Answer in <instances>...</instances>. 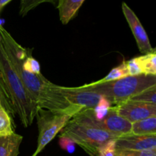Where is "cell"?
Masks as SVG:
<instances>
[{"label":"cell","instance_id":"6da1fadb","mask_svg":"<svg viewBox=\"0 0 156 156\" xmlns=\"http://www.w3.org/2000/svg\"><path fill=\"white\" fill-rule=\"evenodd\" d=\"M0 39L12 66L39 108L53 112L65 113L72 117L83 111L84 109L81 107L71 105L56 90V84L47 80L42 73L34 74L23 69L21 62L27 49L18 44L1 24Z\"/></svg>","mask_w":156,"mask_h":156},{"label":"cell","instance_id":"7a4b0ae2","mask_svg":"<svg viewBox=\"0 0 156 156\" xmlns=\"http://www.w3.org/2000/svg\"><path fill=\"white\" fill-rule=\"evenodd\" d=\"M0 80L9 96L15 114L24 127H28L36 117L37 106L9 61L0 39Z\"/></svg>","mask_w":156,"mask_h":156},{"label":"cell","instance_id":"3957f363","mask_svg":"<svg viewBox=\"0 0 156 156\" xmlns=\"http://www.w3.org/2000/svg\"><path fill=\"white\" fill-rule=\"evenodd\" d=\"M92 110H83L76 114L62 128L59 136L69 137L90 156H95L102 145L117 138L99 126Z\"/></svg>","mask_w":156,"mask_h":156},{"label":"cell","instance_id":"277c9868","mask_svg":"<svg viewBox=\"0 0 156 156\" xmlns=\"http://www.w3.org/2000/svg\"><path fill=\"white\" fill-rule=\"evenodd\" d=\"M84 85L107 99L111 106H117L129 101L144 90L156 85V76L144 74L129 76L104 83L92 82Z\"/></svg>","mask_w":156,"mask_h":156},{"label":"cell","instance_id":"5b68a950","mask_svg":"<svg viewBox=\"0 0 156 156\" xmlns=\"http://www.w3.org/2000/svg\"><path fill=\"white\" fill-rule=\"evenodd\" d=\"M36 117L38 126L37 147L31 156H37L42 152L73 117L65 113L53 112L39 108Z\"/></svg>","mask_w":156,"mask_h":156},{"label":"cell","instance_id":"8992f818","mask_svg":"<svg viewBox=\"0 0 156 156\" xmlns=\"http://www.w3.org/2000/svg\"><path fill=\"white\" fill-rule=\"evenodd\" d=\"M56 88L71 105L81 107L84 110L94 108L103 98L85 85L65 87L56 85Z\"/></svg>","mask_w":156,"mask_h":156},{"label":"cell","instance_id":"52a82bcc","mask_svg":"<svg viewBox=\"0 0 156 156\" xmlns=\"http://www.w3.org/2000/svg\"><path fill=\"white\" fill-rule=\"evenodd\" d=\"M117 114L131 123L156 115V105L128 101L114 106Z\"/></svg>","mask_w":156,"mask_h":156},{"label":"cell","instance_id":"ba28073f","mask_svg":"<svg viewBox=\"0 0 156 156\" xmlns=\"http://www.w3.org/2000/svg\"><path fill=\"white\" fill-rule=\"evenodd\" d=\"M99 126L116 138L132 134V123L119 115L114 106H111L102 120H98Z\"/></svg>","mask_w":156,"mask_h":156},{"label":"cell","instance_id":"9c48e42d","mask_svg":"<svg viewBox=\"0 0 156 156\" xmlns=\"http://www.w3.org/2000/svg\"><path fill=\"white\" fill-rule=\"evenodd\" d=\"M122 10H123V15L127 21L128 24L133 34L140 51L143 54L152 51L154 48H152L146 30L142 25L136 15L126 4V2L122 3Z\"/></svg>","mask_w":156,"mask_h":156},{"label":"cell","instance_id":"30bf717a","mask_svg":"<svg viewBox=\"0 0 156 156\" xmlns=\"http://www.w3.org/2000/svg\"><path fill=\"white\" fill-rule=\"evenodd\" d=\"M116 149L124 151H148L156 149V135L131 134L116 140Z\"/></svg>","mask_w":156,"mask_h":156},{"label":"cell","instance_id":"8fae6325","mask_svg":"<svg viewBox=\"0 0 156 156\" xmlns=\"http://www.w3.org/2000/svg\"><path fill=\"white\" fill-rule=\"evenodd\" d=\"M85 0H58L57 9L59 19L63 24H66L77 15Z\"/></svg>","mask_w":156,"mask_h":156},{"label":"cell","instance_id":"7c38bea8","mask_svg":"<svg viewBox=\"0 0 156 156\" xmlns=\"http://www.w3.org/2000/svg\"><path fill=\"white\" fill-rule=\"evenodd\" d=\"M22 136L15 133L8 136H0V156H18Z\"/></svg>","mask_w":156,"mask_h":156},{"label":"cell","instance_id":"4fadbf2b","mask_svg":"<svg viewBox=\"0 0 156 156\" xmlns=\"http://www.w3.org/2000/svg\"><path fill=\"white\" fill-rule=\"evenodd\" d=\"M132 134L137 136L156 135V115L133 123Z\"/></svg>","mask_w":156,"mask_h":156},{"label":"cell","instance_id":"5bb4252c","mask_svg":"<svg viewBox=\"0 0 156 156\" xmlns=\"http://www.w3.org/2000/svg\"><path fill=\"white\" fill-rule=\"evenodd\" d=\"M136 58L143 74L156 76V50L155 48L149 53Z\"/></svg>","mask_w":156,"mask_h":156},{"label":"cell","instance_id":"9a60e30c","mask_svg":"<svg viewBox=\"0 0 156 156\" xmlns=\"http://www.w3.org/2000/svg\"><path fill=\"white\" fill-rule=\"evenodd\" d=\"M12 117L0 102V136H8L14 133Z\"/></svg>","mask_w":156,"mask_h":156},{"label":"cell","instance_id":"2e32d148","mask_svg":"<svg viewBox=\"0 0 156 156\" xmlns=\"http://www.w3.org/2000/svg\"><path fill=\"white\" fill-rule=\"evenodd\" d=\"M126 76H129V73H128L127 68H126V60H123L120 65L117 66L115 68L112 69L111 70V72L105 77L100 79V80L97 81V82H94V83H104V82H111V81H114L117 80V79H122V78L126 77Z\"/></svg>","mask_w":156,"mask_h":156},{"label":"cell","instance_id":"e0dca14e","mask_svg":"<svg viewBox=\"0 0 156 156\" xmlns=\"http://www.w3.org/2000/svg\"><path fill=\"white\" fill-rule=\"evenodd\" d=\"M21 66L24 71L34 74H39L41 73V66L38 61L32 56L31 50L27 49L22 57Z\"/></svg>","mask_w":156,"mask_h":156},{"label":"cell","instance_id":"ac0fdd59","mask_svg":"<svg viewBox=\"0 0 156 156\" xmlns=\"http://www.w3.org/2000/svg\"><path fill=\"white\" fill-rule=\"evenodd\" d=\"M129 101L156 105V85L144 90L140 94L132 98Z\"/></svg>","mask_w":156,"mask_h":156},{"label":"cell","instance_id":"d6986e66","mask_svg":"<svg viewBox=\"0 0 156 156\" xmlns=\"http://www.w3.org/2000/svg\"><path fill=\"white\" fill-rule=\"evenodd\" d=\"M44 2H50L57 5L58 0H21L19 14L22 17L24 16L32 9H35L37 6Z\"/></svg>","mask_w":156,"mask_h":156},{"label":"cell","instance_id":"ffe728a7","mask_svg":"<svg viewBox=\"0 0 156 156\" xmlns=\"http://www.w3.org/2000/svg\"><path fill=\"white\" fill-rule=\"evenodd\" d=\"M116 140L106 142L98 149L95 156H116Z\"/></svg>","mask_w":156,"mask_h":156},{"label":"cell","instance_id":"44dd1931","mask_svg":"<svg viewBox=\"0 0 156 156\" xmlns=\"http://www.w3.org/2000/svg\"><path fill=\"white\" fill-rule=\"evenodd\" d=\"M0 102L4 106V108L7 110L8 112L12 115V117H13L15 114L14 112L13 108H12L10 101H9V96H8L7 93L5 90V88L3 86L1 80H0Z\"/></svg>","mask_w":156,"mask_h":156},{"label":"cell","instance_id":"7402d4cb","mask_svg":"<svg viewBox=\"0 0 156 156\" xmlns=\"http://www.w3.org/2000/svg\"><path fill=\"white\" fill-rule=\"evenodd\" d=\"M116 156H156V149L148 151H124L117 150Z\"/></svg>","mask_w":156,"mask_h":156},{"label":"cell","instance_id":"603a6c76","mask_svg":"<svg viewBox=\"0 0 156 156\" xmlns=\"http://www.w3.org/2000/svg\"><path fill=\"white\" fill-rule=\"evenodd\" d=\"M59 145L61 147V149L63 150L66 151L68 153H73L76 150V143L69 139V137L66 136H59Z\"/></svg>","mask_w":156,"mask_h":156},{"label":"cell","instance_id":"cb8c5ba5","mask_svg":"<svg viewBox=\"0 0 156 156\" xmlns=\"http://www.w3.org/2000/svg\"><path fill=\"white\" fill-rule=\"evenodd\" d=\"M126 68H127L128 73H129V76H134L143 74L141 71V69L140 67V65H139L136 57L132 59H129L128 61H126Z\"/></svg>","mask_w":156,"mask_h":156},{"label":"cell","instance_id":"d4e9b609","mask_svg":"<svg viewBox=\"0 0 156 156\" xmlns=\"http://www.w3.org/2000/svg\"><path fill=\"white\" fill-rule=\"evenodd\" d=\"M12 0H0V13H1V12H2V10L3 8H4L5 6L8 4V3H9L10 2H12Z\"/></svg>","mask_w":156,"mask_h":156}]
</instances>
